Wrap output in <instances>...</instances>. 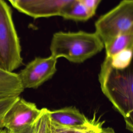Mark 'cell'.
<instances>
[{"label":"cell","instance_id":"cell-3","mask_svg":"<svg viewBox=\"0 0 133 133\" xmlns=\"http://www.w3.org/2000/svg\"><path fill=\"white\" fill-rule=\"evenodd\" d=\"M22 63L21 46L11 9L0 0V69L13 72Z\"/></svg>","mask_w":133,"mask_h":133},{"label":"cell","instance_id":"cell-8","mask_svg":"<svg viewBox=\"0 0 133 133\" xmlns=\"http://www.w3.org/2000/svg\"><path fill=\"white\" fill-rule=\"evenodd\" d=\"M75 0H43L28 9L24 14L34 18L60 16L61 11Z\"/></svg>","mask_w":133,"mask_h":133},{"label":"cell","instance_id":"cell-13","mask_svg":"<svg viewBox=\"0 0 133 133\" xmlns=\"http://www.w3.org/2000/svg\"><path fill=\"white\" fill-rule=\"evenodd\" d=\"M51 125L49 110L42 108L40 114L33 124L32 133H51Z\"/></svg>","mask_w":133,"mask_h":133},{"label":"cell","instance_id":"cell-2","mask_svg":"<svg viewBox=\"0 0 133 133\" xmlns=\"http://www.w3.org/2000/svg\"><path fill=\"white\" fill-rule=\"evenodd\" d=\"M104 45L94 33L58 32L51 38L50 50L57 59L63 57L75 63L84 62L100 52Z\"/></svg>","mask_w":133,"mask_h":133},{"label":"cell","instance_id":"cell-16","mask_svg":"<svg viewBox=\"0 0 133 133\" xmlns=\"http://www.w3.org/2000/svg\"><path fill=\"white\" fill-rule=\"evenodd\" d=\"M42 1L43 0H17L15 8L20 12L24 14L26 10Z\"/></svg>","mask_w":133,"mask_h":133},{"label":"cell","instance_id":"cell-15","mask_svg":"<svg viewBox=\"0 0 133 133\" xmlns=\"http://www.w3.org/2000/svg\"><path fill=\"white\" fill-rule=\"evenodd\" d=\"M18 97L19 96L8 97L0 99V123H2V118L6 112L16 101Z\"/></svg>","mask_w":133,"mask_h":133},{"label":"cell","instance_id":"cell-21","mask_svg":"<svg viewBox=\"0 0 133 133\" xmlns=\"http://www.w3.org/2000/svg\"><path fill=\"white\" fill-rule=\"evenodd\" d=\"M0 133H7V130L6 129H4V128H1Z\"/></svg>","mask_w":133,"mask_h":133},{"label":"cell","instance_id":"cell-7","mask_svg":"<svg viewBox=\"0 0 133 133\" xmlns=\"http://www.w3.org/2000/svg\"><path fill=\"white\" fill-rule=\"evenodd\" d=\"M49 115L52 124L62 127L80 126L87 124L89 121L84 114L73 107L49 110Z\"/></svg>","mask_w":133,"mask_h":133},{"label":"cell","instance_id":"cell-6","mask_svg":"<svg viewBox=\"0 0 133 133\" xmlns=\"http://www.w3.org/2000/svg\"><path fill=\"white\" fill-rule=\"evenodd\" d=\"M56 58L50 55L46 58L36 57L19 73V77L24 89H36L50 79L57 71Z\"/></svg>","mask_w":133,"mask_h":133},{"label":"cell","instance_id":"cell-11","mask_svg":"<svg viewBox=\"0 0 133 133\" xmlns=\"http://www.w3.org/2000/svg\"><path fill=\"white\" fill-rule=\"evenodd\" d=\"M95 14L82 3L75 0L61 11L60 16L65 19L85 21L91 18Z\"/></svg>","mask_w":133,"mask_h":133},{"label":"cell","instance_id":"cell-22","mask_svg":"<svg viewBox=\"0 0 133 133\" xmlns=\"http://www.w3.org/2000/svg\"><path fill=\"white\" fill-rule=\"evenodd\" d=\"M3 128V126L2 125V123H0V129Z\"/></svg>","mask_w":133,"mask_h":133},{"label":"cell","instance_id":"cell-10","mask_svg":"<svg viewBox=\"0 0 133 133\" xmlns=\"http://www.w3.org/2000/svg\"><path fill=\"white\" fill-rule=\"evenodd\" d=\"M104 123L95 113L87 124L80 126L62 127L51 123V133H101Z\"/></svg>","mask_w":133,"mask_h":133},{"label":"cell","instance_id":"cell-5","mask_svg":"<svg viewBox=\"0 0 133 133\" xmlns=\"http://www.w3.org/2000/svg\"><path fill=\"white\" fill-rule=\"evenodd\" d=\"M41 112L35 103L18 97L4 115L2 123L3 128L9 132H16L35 122Z\"/></svg>","mask_w":133,"mask_h":133},{"label":"cell","instance_id":"cell-4","mask_svg":"<svg viewBox=\"0 0 133 133\" xmlns=\"http://www.w3.org/2000/svg\"><path fill=\"white\" fill-rule=\"evenodd\" d=\"M133 32V1L122 0L95 22V33L103 45L123 34Z\"/></svg>","mask_w":133,"mask_h":133},{"label":"cell","instance_id":"cell-17","mask_svg":"<svg viewBox=\"0 0 133 133\" xmlns=\"http://www.w3.org/2000/svg\"><path fill=\"white\" fill-rule=\"evenodd\" d=\"M90 10L96 12V9L101 0H77Z\"/></svg>","mask_w":133,"mask_h":133},{"label":"cell","instance_id":"cell-18","mask_svg":"<svg viewBox=\"0 0 133 133\" xmlns=\"http://www.w3.org/2000/svg\"><path fill=\"white\" fill-rule=\"evenodd\" d=\"M32 128H33V125L31 126H30L19 131L16 132H14V133H32ZM7 133H11V132H9L7 131Z\"/></svg>","mask_w":133,"mask_h":133},{"label":"cell","instance_id":"cell-12","mask_svg":"<svg viewBox=\"0 0 133 133\" xmlns=\"http://www.w3.org/2000/svg\"><path fill=\"white\" fill-rule=\"evenodd\" d=\"M106 57H112L126 49L133 48V32L118 35L104 45Z\"/></svg>","mask_w":133,"mask_h":133},{"label":"cell","instance_id":"cell-1","mask_svg":"<svg viewBox=\"0 0 133 133\" xmlns=\"http://www.w3.org/2000/svg\"><path fill=\"white\" fill-rule=\"evenodd\" d=\"M99 81L101 90L122 115L126 128L133 131V70L132 64L123 69L111 65L105 57L101 65Z\"/></svg>","mask_w":133,"mask_h":133},{"label":"cell","instance_id":"cell-20","mask_svg":"<svg viewBox=\"0 0 133 133\" xmlns=\"http://www.w3.org/2000/svg\"><path fill=\"white\" fill-rule=\"evenodd\" d=\"M8 1L11 3V4L12 5V6L15 8L16 4H17V0H8Z\"/></svg>","mask_w":133,"mask_h":133},{"label":"cell","instance_id":"cell-19","mask_svg":"<svg viewBox=\"0 0 133 133\" xmlns=\"http://www.w3.org/2000/svg\"><path fill=\"white\" fill-rule=\"evenodd\" d=\"M101 133H116L114 129L111 127H102Z\"/></svg>","mask_w":133,"mask_h":133},{"label":"cell","instance_id":"cell-9","mask_svg":"<svg viewBox=\"0 0 133 133\" xmlns=\"http://www.w3.org/2000/svg\"><path fill=\"white\" fill-rule=\"evenodd\" d=\"M24 89L18 74L0 69V99L19 96Z\"/></svg>","mask_w":133,"mask_h":133},{"label":"cell","instance_id":"cell-14","mask_svg":"<svg viewBox=\"0 0 133 133\" xmlns=\"http://www.w3.org/2000/svg\"><path fill=\"white\" fill-rule=\"evenodd\" d=\"M132 54V49H126L112 57L107 58L110 59L111 65L113 67L118 69H123L131 64Z\"/></svg>","mask_w":133,"mask_h":133}]
</instances>
